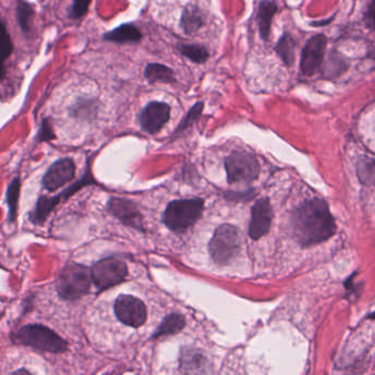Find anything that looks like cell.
I'll list each match as a JSON object with an SVG mask.
<instances>
[{
  "label": "cell",
  "instance_id": "cell-1",
  "mask_svg": "<svg viewBox=\"0 0 375 375\" xmlns=\"http://www.w3.org/2000/svg\"><path fill=\"white\" fill-rule=\"evenodd\" d=\"M295 238L304 247L328 240L336 232V223L323 199H309L295 209L292 216Z\"/></svg>",
  "mask_w": 375,
  "mask_h": 375
},
{
  "label": "cell",
  "instance_id": "cell-2",
  "mask_svg": "<svg viewBox=\"0 0 375 375\" xmlns=\"http://www.w3.org/2000/svg\"><path fill=\"white\" fill-rule=\"evenodd\" d=\"M14 343L32 348L42 352L64 353L69 343L56 331L43 325H27L12 334Z\"/></svg>",
  "mask_w": 375,
  "mask_h": 375
},
{
  "label": "cell",
  "instance_id": "cell-3",
  "mask_svg": "<svg viewBox=\"0 0 375 375\" xmlns=\"http://www.w3.org/2000/svg\"><path fill=\"white\" fill-rule=\"evenodd\" d=\"M203 198L173 200L165 209L163 221L167 228L176 234H183L197 223L203 214Z\"/></svg>",
  "mask_w": 375,
  "mask_h": 375
},
{
  "label": "cell",
  "instance_id": "cell-4",
  "mask_svg": "<svg viewBox=\"0 0 375 375\" xmlns=\"http://www.w3.org/2000/svg\"><path fill=\"white\" fill-rule=\"evenodd\" d=\"M92 271L83 264L70 262L65 265L56 282V291L65 300H77L88 294Z\"/></svg>",
  "mask_w": 375,
  "mask_h": 375
},
{
  "label": "cell",
  "instance_id": "cell-5",
  "mask_svg": "<svg viewBox=\"0 0 375 375\" xmlns=\"http://www.w3.org/2000/svg\"><path fill=\"white\" fill-rule=\"evenodd\" d=\"M242 245L241 231L234 225H221L209 242V253L215 263L226 265L239 253Z\"/></svg>",
  "mask_w": 375,
  "mask_h": 375
},
{
  "label": "cell",
  "instance_id": "cell-6",
  "mask_svg": "<svg viewBox=\"0 0 375 375\" xmlns=\"http://www.w3.org/2000/svg\"><path fill=\"white\" fill-rule=\"evenodd\" d=\"M229 184L250 183L260 173V165L256 156L247 151H234L225 161Z\"/></svg>",
  "mask_w": 375,
  "mask_h": 375
},
{
  "label": "cell",
  "instance_id": "cell-7",
  "mask_svg": "<svg viewBox=\"0 0 375 375\" xmlns=\"http://www.w3.org/2000/svg\"><path fill=\"white\" fill-rule=\"evenodd\" d=\"M96 181L93 178L92 173L87 167L84 174L83 178L81 180H78L76 183L73 184L72 186L65 189L61 194L53 196V197H47V196H41L36 203V207L34 210L30 213L31 223L34 225H42L47 220V216L50 215L51 211L56 208V205L62 202V200H66L67 198L71 197L72 195L75 194L80 189L83 187L88 186V185H96Z\"/></svg>",
  "mask_w": 375,
  "mask_h": 375
},
{
  "label": "cell",
  "instance_id": "cell-8",
  "mask_svg": "<svg viewBox=\"0 0 375 375\" xmlns=\"http://www.w3.org/2000/svg\"><path fill=\"white\" fill-rule=\"evenodd\" d=\"M93 282L99 291H105L125 281L128 276V267L118 258H107L93 265Z\"/></svg>",
  "mask_w": 375,
  "mask_h": 375
},
{
  "label": "cell",
  "instance_id": "cell-9",
  "mask_svg": "<svg viewBox=\"0 0 375 375\" xmlns=\"http://www.w3.org/2000/svg\"><path fill=\"white\" fill-rule=\"evenodd\" d=\"M114 314L125 325L139 328L145 325L147 311L145 303L131 295H119L114 302Z\"/></svg>",
  "mask_w": 375,
  "mask_h": 375
},
{
  "label": "cell",
  "instance_id": "cell-10",
  "mask_svg": "<svg viewBox=\"0 0 375 375\" xmlns=\"http://www.w3.org/2000/svg\"><path fill=\"white\" fill-rule=\"evenodd\" d=\"M327 47V38L325 34H316L311 36L302 52L300 58V72L305 76H311L317 72L323 63Z\"/></svg>",
  "mask_w": 375,
  "mask_h": 375
},
{
  "label": "cell",
  "instance_id": "cell-11",
  "mask_svg": "<svg viewBox=\"0 0 375 375\" xmlns=\"http://www.w3.org/2000/svg\"><path fill=\"white\" fill-rule=\"evenodd\" d=\"M170 117V106L162 101H151L140 114V125L147 134H154L169 123Z\"/></svg>",
  "mask_w": 375,
  "mask_h": 375
},
{
  "label": "cell",
  "instance_id": "cell-12",
  "mask_svg": "<svg viewBox=\"0 0 375 375\" xmlns=\"http://www.w3.org/2000/svg\"><path fill=\"white\" fill-rule=\"evenodd\" d=\"M107 209L123 225L140 231H145L141 213L132 200L127 199V198H110L107 204Z\"/></svg>",
  "mask_w": 375,
  "mask_h": 375
},
{
  "label": "cell",
  "instance_id": "cell-13",
  "mask_svg": "<svg viewBox=\"0 0 375 375\" xmlns=\"http://www.w3.org/2000/svg\"><path fill=\"white\" fill-rule=\"evenodd\" d=\"M75 176V163L72 158H61L54 162L42 180V185L47 191L54 192L65 184L72 181Z\"/></svg>",
  "mask_w": 375,
  "mask_h": 375
},
{
  "label": "cell",
  "instance_id": "cell-14",
  "mask_svg": "<svg viewBox=\"0 0 375 375\" xmlns=\"http://www.w3.org/2000/svg\"><path fill=\"white\" fill-rule=\"evenodd\" d=\"M273 210L270 202L267 198L258 199L251 210V221L249 226V236L251 239H261L270 230Z\"/></svg>",
  "mask_w": 375,
  "mask_h": 375
},
{
  "label": "cell",
  "instance_id": "cell-15",
  "mask_svg": "<svg viewBox=\"0 0 375 375\" xmlns=\"http://www.w3.org/2000/svg\"><path fill=\"white\" fill-rule=\"evenodd\" d=\"M207 358L197 349L183 348L180 359L182 373H207Z\"/></svg>",
  "mask_w": 375,
  "mask_h": 375
},
{
  "label": "cell",
  "instance_id": "cell-16",
  "mask_svg": "<svg viewBox=\"0 0 375 375\" xmlns=\"http://www.w3.org/2000/svg\"><path fill=\"white\" fill-rule=\"evenodd\" d=\"M278 12V5L272 0H263L258 6V25L262 39L267 41L270 38L273 17Z\"/></svg>",
  "mask_w": 375,
  "mask_h": 375
},
{
  "label": "cell",
  "instance_id": "cell-17",
  "mask_svg": "<svg viewBox=\"0 0 375 375\" xmlns=\"http://www.w3.org/2000/svg\"><path fill=\"white\" fill-rule=\"evenodd\" d=\"M185 326H186L185 317L182 314H178V313H172V314L165 317L161 325L158 326L156 330L153 332L151 339H158L161 337L178 334L185 328Z\"/></svg>",
  "mask_w": 375,
  "mask_h": 375
},
{
  "label": "cell",
  "instance_id": "cell-18",
  "mask_svg": "<svg viewBox=\"0 0 375 375\" xmlns=\"http://www.w3.org/2000/svg\"><path fill=\"white\" fill-rule=\"evenodd\" d=\"M142 34L136 25L127 23L120 25L114 30L109 31L104 34L106 41L114 42V43H136L141 40Z\"/></svg>",
  "mask_w": 375,
  "mask_h": 375
},
{
  "label": "cell",
  "instance_id": "cell-19",
  "mask_svg": "<svg viewBox=\"0 0 375 375\" xmlns=\"http://www.w3.org/2000/svg\"><path fill=\"white\" fill-rule=\"evenodd\" d=\"M205 23L204 14L197 6L189 5L184 9L181 18V28L186 34H194L200 30Z\"/></svg>",
  "mask_w": 375,
  "mask_h": 375
},
{
  "label": "cell",
  "instance_id": "cell-20",
  "mask_svg": "<svg viewBox=\"0 0 375 375\" xmlns=\"http://www.w3.org/2000/svg\"><path fill=\"white\" fill-rule=\"evenodd\" d=\"M145 75L150 83H174L176 75L172 69L158 63H150L145 67Z\"/></svg>",
  "mask_w": 375,
  "mask_h": 375
},
{
  "label": "cell",
  "instance_id": "cell-21",
  "mask_svg": "<svg viewBox=\"0 0 375 375\" xmlns=\"http://www.w3.org/2000/svg\"><path fill=\"white\" fill-rule=\"evenodd\" d=\"M276 53L284 64L291 66L295 60V41L289 34H284L276 47Z\"/></svg>",
  "mask_w": 375,
  "mask_h": 375
},
{
  "label": "cell",
  "instance_id": "cell-22",
  "mask_svg": "<svg viewBox=\"0 0 375 375\" xmlns=\"http://www.w3.org/2000/svg\"><path fill=\"white\" fill-rule=\"evenodd\" d=\"M20 189H21V182H20L19 176L12 180V183L7 189V203H8L9 214L8 221L9 223H16L17 220L18 214V202H19Z\"/></svg>",
  "mask_w": 375,
  "mask_h": 375
},
{
  "label": "cell",
  "instance_id": "cell-23",
  "mask_svg": "<svg viewBox=\"0 0 375 375\" xmlns=\"http://www.w3.org/2000/svg\"><path fill=\"white\" fill-rule=\"evenodd\" d=\"M178 50L182 56L197 64H203L209 58L208 51L204 45H182L178 47Z\"/></svg>",
  "mask_w": 375,
  "mask_h": 375
},
{
  "label": "cell",
  "instance_id": "cell-24",
  "mask_svg": "<svg viewBox=\"0 0 375 375\" xmlns=\"http://www.w3.org/2000/svg\"><path fill=\"white\" fill-rule=\"evenodd\" d=\"M356 171L362 183L365 185L375 184V160L367 156L360 158L356 165Z\"/></svg>",
  "mask_w": 375,
  "mask_h": 375
},
{
  "label": "cell",
  "instance_id": "cell-25",
  "mask_svg": "<svg viewBox=\"0 0 375 375\" xmlns=\"http://www.w3.org/2000/svg\"><path fill=\"white\" fill-rule=\"evenodd\" d=\"M17 21L23 34H29L31 30V23L34 18V9L23 0H18L17 3Z\"/></svg>",
  "mask_w": 375,
  "mask_h": 375
},
{
  "label": "cell",
  "instance_id": "cell-26",
  "mask_svg": "<svg viewBox=\"0 0 375 375\" xmlns=\"http://www.w3.org/2000/svg\"><path fill=\"white\" fill-rule=\"evenodd\" d=\"M203 110V101H198L197 104H195V105L193 106L192 108H191V110H189V114H187L186 116H185V118L182 120L181 123H180V125H178V129H176V132H174V134H176H176H182V132H184V131L186 130L189 127L194 125L195 121H197V120L199 119L200 114H202Z\"/></svg>",
  "mask_w": 375,
  "mask_h": 375
},
{
  "label": "cell",
  "instance_id": "cell-27",
  "mask_svg": "<svg viewBox=\"0 0 375 375\" xmlns=\"http://www.w3.org/2000/svg\"><path fill=\"white\" fill-rule=\"evenodd\" d=\"M0 45H1V65H3L1 69H3V63H5L6 59H8L9 56H12V50H14L12 38H10V34H8L6 25L3 21L1 23V41H0Z\"/></svg>",
  "mask_w": 375,
  "mask_h": 375
},
{
  "label": "cell",
  "instance_id": "cell-28",
  "mask_svg": "<svg viewBox=\"0 0 375 375\" xmlns=\"http://www.w3.org/2000/svg\"><path fill=\"white\" fill-rule=\"evenodd\" d=\"M92 0H73L72 8H71L70 18L72 19H81L88 12V7Z\"/></svg>",
  "mask_w": 375,
  "mask_h": 375
},
{
  "label": "cell",
  "instance_id": "cell-29",
  "mask_svg": "<svg viewBox=\"0 0 375 375\" xmlns=\"http://www.w3.org/2000/svg\"><path fill=\"white\" fill-rule=\"evenodd\" d=\"M54 138H56V136H54V132H53L52 128H51L49 120H43L41 128H40L38 136H36V140L39 142L50 141V140L54 139Z\"/></svg>",
  "mask_w": 375,
  "mask_h": 375
},
{
  "label": "cell",
  "instance_id": "cell-30",
  "mask_svg": "<svg viewBox=\"0 0 375 375\" xmlns=\"http://www.w3.org/2000/svg\"><path fill=\"white\" fill-rule=\"evenodd\" d=\"M364 21L370 29L375 31V0H371L364 14Z\"/></svg>",
  "mask_w": 375,
  "mask_h": 375
},
{
  "label": "cell",
  "instance_id": "cell-31",
  "mask_svg": "<svg viewBox=\"0 0 375 375\" xmlns=\"http://www.w3.org/2000/svg\"><path fill=\"white\" fill-rule=\"evenodd\" d=\"M370 318H373V319H375V313H373L372 315H370Z\"/></svg>",
  "mask_w": 375,
  "mask_h": 375
}]
</instances>
